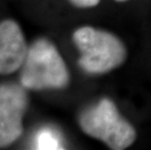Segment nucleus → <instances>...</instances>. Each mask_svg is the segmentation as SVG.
Returning <instances> with one entry per match:
<instances>
[{
  "mask_svg": "<svg viewBox=\"0 0 151 150\" xmlns=\"http://www.w3.org/2000/svg\"><path fill=\"white\" fill-rule=\"evenodd\" d=\"M27 106V90L21 83L0 84V148L10 146L22 136Z\"/></svg>",
  "mask_w": 151,
  "mask_h": 150,
  "instance_id": "4",
  "label": "nucleus"
},
{
  "mask_svg": "<svg viewBox=\"0 0 151 150\" xmlns=\"http://www.w3.org/2000/svg\"><path fill=\"white\" fill-rule=\"evenodd\" d=\"M28 46L17 22L11 19L0 21V75H9L21 69Z\"/></svg>",
  "mask_w": 151,
  "mask_h": 150,
  "instance_id": "5",
  "label": "nucleus"
},
{
  "mask_svg": "<svg viewBox=\"0 0 151 150\" xmlns=\"http://www.w3.org/2000/svg\"><path fill=\"white\" fill-rule=\"evenodd\" d=\"M73 5L80 8H90L98 5L101 0H69Z\"/></svg>",
  "mask_w": 151,
  "mask_h": 150,
  "instance_id": "7",
  "label": "nucleus"
},
{
  "mask_svg": "<svg viewBox=\"0 0 151 150\" xmlns=\"http://www.w3.org/2000/svg\"><path fill=\"white\" fill-rule=\"evenodd\" d=\"M117 1H126V0H117Z\"/></svg>",
  "mask_w": 151,
  "mask_h": 150,
  "instance_id": "8",
  "label": "nucleus"
},
{
  "mask_svg": "<svg viewBox=\"0 0 151 150\" xmlns=\"http://www.w3.org/2000/svg\"><path fill=\"white\" fill-rule=\"evenodd\" d=\"M79 126L88 136L115 150L129 147L137 138L134 127L121 116L113 101L106 98L82 111Z\"/></svg>",
  "mask_w": 151,
  "mask_h": 150,
  "instance_id": "3",
  "label": "nucleus"
},
{
  "mask_svg": "<svg viewBox=\"0 0 151 150\" xmlns=\"http://www.w3.org/2000/svg\"><path fill=\"white\" fill-rule=\"evenodd\" d=\"M20 83L27 91L60 90L69 84L67 66L57 47L46 38L28 46L21 67Z\"/></svg>",
  "mask_w": 151,
  "mask_h": 150,
  "instance_id": "1",
  "label": "nucleus"
},
{
  "mask_svg": "<svg viewBox=\"0 0 151 150\" xmlns=\"http://www.w3.org/2000/svg\"><path fill=\"white\" fill-rule=\"evenodd\" d=\"M34 146L36 149L42 150L63 149V142L62 136L56 130L45 127L40 129L35 135Z\"/></svg>",
  "mask_w": 151,
  "mask_h": 150,
  "instance_id": "6",
  "label": "nucleus"
},
{
  "mask_svg": "<svg viewBox=\"0 0 151 150\" xmlns=\"http://www.w3.org/2000/svg\"><path fill=\"white\" fill-rule=\"evenodd\" d=\"M72 40L80 52V67L89 74L107 73L126 60L124 44L108 31L82 27L74 31Z\"/></svg>",
  "mask_w": 151,
  "mask_h": 150,
  "instance_id": "2",
  "label": "nucleus"
}]
</instances>
